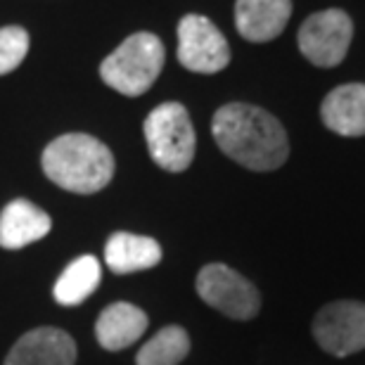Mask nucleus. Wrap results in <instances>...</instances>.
<instances>
[{"mask_svg":"<svg viewBox=\"0 0 365 365\" xmlns=\"http://www.w3.org/2000/svg\"><path fill=\"white\" fill-rule=\"evenodd\" d=\"M211 133L225 157L250 171H275L287 162V130L271 112L247 102H230L214 114Z\"/></svg>","mask_w":365,"mask_h":365,"instance_id":"f257e3e1","label":"nucleus"},{"mask_svg":"<svg viewBox=\"0 0 365 365\" xmlns=\"http://www.w3.org/2000/svg\"><path fill=\"white\" fill-rule=\"evenodd\" d=\"M46 176L67 192L93 195L114 176V155L105 143L88 133H64L43 150Z\"/></svg>","mask_w":365,"mask_h":365,"instance_id":"f03ea898","label":"nucleus"},{"mask_svg":"<svg viewBox=\"0 0 365 365\" xmlns=\"http://www.w3.org/2000/svg\"><path fill=\"white\" fill-rule=\"evenodd\" d=\"M166 50L159 36L140 31L128 36L112 55H107L100 64V76L109 88L138 98L148 93L164 69Z\"/></svg>","mask_w":365,"mask_h":365,"instance_id":"7ed1b4c3","label":"nucleus"},{"mask_svg":"<svg viewBox=\"0 0 365 365\" xmlns=\"http://www.w3.org/2000/svg\"><path fill=\"white\" fill-rule=\"evenodd\" d=\"M143 128L150 157L159 169L182 173L192 164L197 135L187 109L180 102H164L155 107L145 119Z\"/></svg>","mask_w":365,"mask_h":365,"instance_id":"20e7f679","label":"nucleus"},{"mask_svg":"<svg viewBox=\"0 0 365 365\" xmlns=\"http://www.w3.org/2000/svg\"><path fill=\"white\" fill-rule=\"evenodd\" d=\"M197 294L211 309L232 320H252L261 309V294L245 275L225 264H209L197 273Z\"/></svg>","mask_w":365,"mask_h":365,"instance_id":"39448f33","label":"nucleus"},{"mask_svg":"<svg viewBox=\"0 0 365 365\" xmlns=\"http://www.w3.org/2000/svg\"><path fill=\"white\" fill-rule=\"evenodd\" d=\"M354 38V21L344 10H320L299 29V50L316 67L330 69L344 60Z\"/></svg>","mask_w":365,"mask_h":365,"instance_id":"423d86ee","label":"nucleus"},{"mask_svg":"<svg viewBox=\"0 0 365 365\" xmlns=\"http://www.w3.org/2000/svg\"><path fill=\"white\" fill-rule=\"evenodd\" d=\"M178 62L195 74H216L230 64V46L211 19L185 14L178 24Z\"/></svg>","mask_w":365,"mask_h":365,"instance_id":"0eeeda50","label":"nucleus"},{"mask_svg":"<svg viewBox=\"0 0 365 365\" xmlns=\"http://www.w3.org/2000/svg\"><path fill=\"white\" fill-rule=\"evenodd\" d=\"M313 337L330 356L359 354L365 349V304L332 302L323 306L313 318Z\"/></svg>","mask_w":365,"mask_h":365,"instance_id":"6e6552de","label":"nucleus"},{"mask_svg":"<svg viewBox=\"0 0 365 365\" xmlns=\"http://www.w3.org/2000/svg\"><path fill=\"white\" fill-rule=\"evenodd\" d=\"M76 341L60 327H36L21 334L3 365H74Z\"/></svg>","mask_w":365,"mask_h":365,"instance_id":"1a4fd4ad","label":"nucleus"},{"mask_svg":"<svg viewBox=\"0 0 365 365\" xmlns=\"http://www.w3.org/2000/svg\"><path fill=\"white\" fill-rule=\"evenodd\" d=\"M292 17V0H237L235 26L252 43L275 41Z\"/></svg>","mask_w":365,"mask_h":365,"instance_id":"9d476101","label":"nucleus"},{"mask_svg":"<svg viewBox=\"0 0 365 365\" xmlns=\"http://www.w3.org/2000/svg\"><path fill=\"white\" fill-rule=\"evenodd\" d=\"M53 228V221L41 207L29 200H14L0 211V247L3 250H24L38 242Z\"/></svg>","mask_w":365,"mask_h":365,"instance_id":"9b49d317","label":"nucleus"},{"mask_svg":"<svg viewBox=\"0 0 365 365\" xmlns=\"http://www.w3.org/2000/svg\"><path fill=\"white\" fill-rule=\"evenodd\" d=\"M320 119L337 135H365V83H344L327 93L320 105Z\"/></svg>","mask_w":365,"mask_h":365,"instance_id":"f8f14e48","label":"nucleus"},{"mask_svg":"<svg viewBox=\"0 0 365 365\" xmlns=\"http://www.w3.org/2000/svg\"><path fill=\"white\" fill-rule=\"evenodd\" d=\"M148 325L150 320L143 309L126 302H116L100 313L95 323V337L105 351H123L143 337Z\"/></svg>","mask_w":365,"mask_h":365,"instance_id":"ddd939ff","label":"nucleus"},{"mask_svg":"<svg viewBox=\"0 0 365 365\" xmlns=\"http://www.w3.org/2000/svg\"><path fill=\"white\" fill-rule=\"evenodd\" d=\"M162 261V247L157 240L133 235V232H114L105 247V264L116 275L138 273L155 268Z\"/></svg>","mask_w":365,"mask_h":365,"instance_id":"4468645a","label":"nucleus"},{"mask_svg":"<svg viewBox=\"0 0 365 365\" xmlns=\"http://www.w3.org/2000/svg\"><path fill=\"white\" fill-rule=\"evenodd\" d=\"M100 284V261L86 254L64 268L57 277L53 297L60 306H78L88 299Z\"/></svg>","mask_w":365,"mask_h":365,"instance_id":"2eb2a0df","label":"nucleus"},{"mask_svg":"<svg viewBox=\"0 0 365 365\" xmlns=\"http://www.w3.org/2000/svg\"><path fill=\"white\" fill-rule=\"evenodd\" d=\"M190 354V334L180 325L162 327L135 354V365H178Z\"/></svg>","mask_w":365,"mask_h":365,"instance_id":"dca6fc26","label":"nucleus"},{"mask_svg":"<svg viewBox=\"0 0 365 365\" xmlns=\"http://www.w3.org/2000/svg\"><path fill=\"white\" fill-rule=\"evenodd\" d=\"M29 53V34L21 26L0 29V76L10 74Z\"/></svg>","mask_w":365,"mask_h":365,"instance_id":"f3484780","label":"nucleus"}]
</instances>
